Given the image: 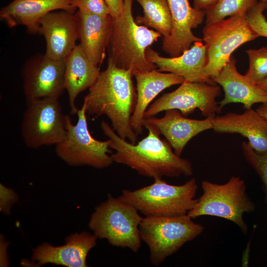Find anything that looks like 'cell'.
I'll return each instance as SVG.
<instances>
[{"label": "cell", "mask_w": 267, "mask_h": 267, "mask_svg": "<svg viewBox=\"0 0 267 267\" xmlns=\"http://www.w3.org/2000/svg\"><path fill=\"white\" fill-rule=\"evenodd\" d=\"M100 127L104 134L110 140L109 147L115 152L111 157L113 162L126 165L139 175L153 178L163 177L191 176L193 173L191 162L178 156L166 139L152 125L144 121L147 135L136 144L120 137L107 122L102 121Z\"/></svg>", "instance_id": "cell-1"}, {"label": "cell", "mask_w": 267, "mask_h": 267, "mask_svg": "<svg viewBox=\"0 0 267 267\" xmlns=\"http://www.w3.org/2000/svg\"><path fill=\"white\" fill-rule=\"evenodd\" d=\"M133 76L132 70L119 68L107 60L106 69L100 72L89 89L83 105L87 114L95 118L106 116L120 137L136 144L138 135L131 124L137 98Z\"/></svg>", "instance_id": "cell-2"}, {"label": "cell", "mask_w": 267, "mask_h": 267, "mask_svg": "<svg viewBox=\"0 0 267 267\" xmlns=\"http://www.w3.org/2000/svg\"><path fill=\"white\" fill-rule=\"evenodd\" d=\"M134 0H124L122 14L112 18L111 37L108 46V60L117 67L136 73L155 69L156 66L146 56V50L162 35L158 32L138 25L132 14Z\"/></svg>", "instance_id": "cell-3"}, {"label": "cell", "mask_w": 267, "mask_h": 267, "mask_svg": "<svg viewBox=\"0 0 267 267\" xmlns=\"http://www.w3.org/2000/svg\"><path fill=\"white\" fill-rule=\"evenodd\" d=\"M154 180L152 184L137 189H124L118 198L145 216L186 215L196 203L195 178L181 185L171 184L162 178Z\"/></svg>", "instance_id": "cell-4"}, {"label": "cell", "mask_w": 267, "mask_h": 267, "mask_svg": "<svg viewBox=\"0 0 267 267\" xmlns=\"http://www.w3.org/2000/svg\"><path fill=\"white\" fill-rule=\"evenodd\" d=\"M201 186L203 193L187 215L192 219L203 216L226 219L246 234L248 228L243 215L254 212L256 206L247 194L244 180L232 176L224 184L204 180Z\"/></svg>", "instance_id": "cell-5"}, {"label": "cell", "mask_w": 267, "mask_h": 267, "mask_svg": "<svg viewBox=\"0 0 267 267\" xmlns=\"http://www.w3.org/2000/svg\"><path fill=\"white\" fill-rule=\"evenodd\" d=\"M141 241L148 247L149 260L160 265L186 243L202 234L204 227L187 214L176 216H145L140 223Z\"/></svg>", "instance_id": "cell-6"}, {"label": "cell", "mask_w": 267, "mask_h": 267, "mask_svg": "<svg viewBox=\"0 0 267 267\" xmlns=\"http://www.w3.org/2000/svg\"><path fill=\"white\" fill-rule=\"evenodd\" d=\"M134 207L109 194L97 206L89 227L98 239H105L112 246L137 252L141 246L139 227L142 218Z\"/></svg>", "instance_id": "cell-7"}, {"label": "cell", "mask_w": 267, "mask_h": 267, "mask_svg": "<svg viewBox=\"0 0 267 267\" xmlns=\"http://www.w3.org/2000/svg\"><path fill=\"white\" fill-rule=\"evenodd\" d=\"M258 37L259 36L248 23L247 14L232 16L206 25L203 29L202 39L207 56L204 69V77L213 81L229 60L231 54L235 49Z\"/></svg>", "instance_id": "cell-8"}, {"label": "cell", "mask_w": 267, "mask_h": 267, "mask_svg": "<svg viewBox=\"0 0 267 267\" xmlns=\"http://www.w3.org/2000/svg\"><path fill=\"white\" fill-rule=\"evenodd\" d=\"M77 114L78 120L75 125L70 117L65 115L66 135L55 145L56 155L71 166H89L96 169L110 166L113 162L109 154L111 152L110 140L100 141L91 135L83 105Z\"/></svg>", "instance_id": "cell-9"}, {"label": "cell", "mask_w": 267, "mask_h": 267, "mask_svg": "<svg viewBox=\"0 0 267 267\" xmlns=\"http://www.w3.org/2000/svg\"><path fill=\"white\" fill-rule=\"evenodd\" d=\"M27 103L21 125L25 145L31 148L56 145L66 135L65 115L58 98L46 97Z\"/></svg>", "instance_id": "cell-10"}, {"label": "cell", "mask_w": 267, "mask_h": 267, "mask_svg": "<svg viewBox=\"0 0 267 267\" xmlns=\"http://www.w3.org/2000/svg\"><path fill=\"white\" fill-rule=\"evenodd\" d=\"M221 93L219 86L206 82L184 81L174 91L166 93L148 107L144 118L170 109L179 110L187 116L198 109L206 118H214L222 110L216 99Z\"/></svg>", "instance_id": "cell-11"}, {"label": "cell", "mask_w": 267, "mask_h": 267, "mask_svg": "<svg viewBox=\"0 0 267 267\" xmlns=\"http://www.w3.org/2000/svg\"><path fill=\"white\" fill-rule=\"evenodd\" d=\"M64 59H52L44 53L31 58L22 70L26 102L43 98H58L65 89Z\"/></svg>", "instance_id": "cell-12"}, {"label": "cell", "mask_w": 267, "mask_h": 267, "mask_svg": "<svg viewBox=\"0 0 267 267\" xmlns=\"http://www.w3.org/2000/svg\"><path fill=\"white\" fill-rule=\"evenodd\" d=\"M172 16L171 34L164 38L162 49L171 57H177L196 42H203L192 30L203 22L206 12L191 6L188 0H168Z\"/></svg>", "instance_id": "cell-13"}, {"label": "cell", "mask_w": 267, "mask_h": 267, "mask_svg": "<svg viewBox=\"0 0 267 267\" xmlns=\"http://www.w3.org/2000/svg\"><path fill=\"white\" fill-rule=\"evenodd\" d=\"M38 34L45 39L46 55L54 59H64L79 39L76 13L65 10L47 13L39 21Z\"/></svg>", "instance_id": "cell-14"}, {"label": "cell", "mask_w": 267, "mask_h": 267, "mask_svg": "<svg viewBox=\"0 0 267 267\" xmlns=\"http://www.w3.org/2000/svg\"><path fill=\"white\" fill-rule=\"evenodd\" d=\"M97 238L88 231L71 234L65 244L55 247L44 243L33 250L32 259L38 265L53 264L67 267H86L87 257L95 246Z\"/></svg>", "instance_id": "cell-15"}, {"label": "cell", "mask_w": 267, "mask_h": 267, "mask_svg": "<svg viewBox=\"0 0 267 267\" xmlns=\"http://www.w3.org/2000/svg\"><path fill=\"white\" fill-rule=\"evenodd\" d=\"M213 119L206 118L203 120L189 119L177 109L165 111L160 118L154 117L145 118V122L153 125L163 135L173 148L174 152L180 156L189 140L200 133L212 129Z\"/></svg>", "instance_id": "cell-16"}, {"label": "cell", "mask_w": 267, "mask_h": 267, "mask_svg": "<svg viewBox=\"0 0 267 267\" xmlns=\"http://www.w3.org/2000/svg\"><path fill=\"white\" fill-rule=\"evenodd\" d=\"M145 54L147 60L154 64L159 71L173 73L188 82L214 83L204 76L207 56L202 42L194 43L190 48L177 57L162 56L150 46L146 49Z\"/></svg>", "instance_id": "cell-17"}, {"label": "cell", "mask_w": 267, "mask_h": 267, "mask_svg": "<svg viewBox=\"0 0 267 267\" xmlns=\"http://www.w3.org/2000/svg\"><path fill=\"white\" fill-rule=\"evenodd\" d=\"M212 129L218 134H240L248 139L256 152H267V121L256 110L250 108L241 114L229 112L216 116Z\"/></svg>", "instance_id": "cell-18"}, {"label": "cell", "mask_w": 267, "mask_h": 267, "mask_svg": "<svg viewBox=\"0 0 267 267\" xmlns=\"http://www.w3.org/2000/svg\"><path fill=\"white\" fill-rule=\"evenodd\" d=\"M73 0H13L3 7L0 17L10 27L22 25L30 34H38L39 21L47 13L60 9L74 13Z\"/></svg>", "instance_id": "cell-19"}, {"label": "cell", "mask_w": 267, "mask_h": 267, "mask_svg": "<svg viewBox=\"0 0 267 267\" xmlns=\"http://www.w3.org/2000/svg\"><path fill=\"white\" fill-rule=\"evenodd\" d=\"M236 63L235 59L230 57L218 76L213 79L222 87L224 92L223 98L218 103L220 107L222 108L231 103H240L248 109L255 103H267V93L240 74Z\"/></svg>", "instance_id": "cell-20"}, {"label": "cell", "mask_w": 267, "mask_h": 267, "mask_svg": "<svg viewBox=\"0 0 267 267\" xmlns=\"http://www.w3.org/2000/svg\"><path fill=\"white\" fill-rule=\"evenodd\" d=\"M79 39L84 53L89 61L99 67L105 57L111 37L112 17L78 11Z\"/></svg>", "instance_id": "cell-21"}, {"label": "cell", "mask_w": 267, "mask_h": 267, "mask_svg": "<svg viewBox=\"0 0 267 267\" xmlns=\"http://www.w3.org/2000/svg\"><path fill=\"white\" fill-rule=\"evenodd\" d=\"M136 82V103L131 117L135 133L141 134L144 127V114L150 103L165 89L181 84L184 79L173 73H164L158 70L139 72L134 75Z\"/></svg>", "instance_id": "cell-22"}, {"label": "cell", "mask_w": 267, "mask_h": 267, "mask_svg": "<svg viewBox=\"0 0 267 267\" xmlns=\"http://www.w3.org/2000/svg\"><path fill=\"white\" fill-rule=\"evenodd\" d=\"M64 61L65 89L68 93L70 113L76 114L79 109L75 104L77 96L94 83L100 73L99 67L89 61L80 44L76 45Z\"/></svg>", "instance_id": "cell-23"}, {"label": "cell", "mask_w": 267, "mask_h": 267, "mask_svg": "<svg viewBox=\"0 0 267 267\" xmlns=\"http://www.w3.org/2000/svg\"><path fill=\"white\" fill-rule=\"evenodd\" d=\"M135 0L143 10V15L137 16L135 22L155 29L163 38L168 37L172 32V21L168 0Z\"/></svg>", "instance_id": "cell-24"}, {"label": "cell", "mask_w": 267, "mask_h": 267, "mask_svg": "<svg viewBox=\"0 0 267 267\" xmlns=\"http://www.w3.org/2000/svg\"><path fill=\"white\" fill-rule=\"evenodd\" d=\"M260 0H219L211 8L205 11L206 25L224 19L226 17L247 14Z\"/></svg>", "instance_id": "cell-25"}, {"label": "cell", "mask_w": 267, "mask_h": 267, "mask_svg": "<svg viewBox=\"0 0 267 267\" xmlns=\"http://www.w3.org/2000/svg\"><path fill=\"white\" fill-rule=\"evenodd\" d=\"M246 52L249 58V68L245 76L258 85L267 79V47L248 49Z\"/></svg>", "instance_id": "cell-26"}, {"label": "cell", "mask_w": 267, "mask_h": 267, "mask_svg": "<svg viewBox=\"0 0 267 267\" xmlns=\"http://www.w3.org/2000/svg\"><path fill=\"white\" fill-rule=\"evenodd\" d=\"M241 148L247 162L260 178L264 187L265 201L267 205V152H256L248 142L243 141Z\"/></svg>", "instance_id": "cell-27"}, {"label": "cell", "mask_w": 267, "mask_h": 267, "mask_svg": "<svg viewBox=\"0 0 267 267\" xmlns=\"http://www.w3.org/2000/svg\"><path fill=\"white\" fill-rule=\"evenodd\" d=\"M267 3L259 1L247 13V19L252 30L259 37L267 38V20L263 14Z\"/></svg>", "instance_id": "cell-28"}, {"label": "cell", "mask_w": 267, "mask_h": 267, "mask_svg": "<svg viewBox=\"0 0 267 267\" xmlns=\"http://www.w3.org/2000/svg\"><path fill=\"white\" fill-rule=\"evenodd\" d=\"M72 4L82 12L103 16L110 15L109 8L104 0H73Z\"/></svg>", "instance_id": "cell-29"}, {"label": "cell", "mask_w": 267, "mask_h": 267, "mask_svg": "<svg viewBox=\"0 0 267 267\" xmlns=\"http://www.w3.org/2000/svg\"><path fill=\"white\" fill-rule=\"evenodd\" d=\"M18 200V196L14 190L0 184V211L9 214L12 205Z\"/></svg>", "instance_id": "cell-30"}, {"label": "cell", "mask_w": 267, "mask_h": 267, "mask_svg": "<svg viewBox=\"0 0 267 267\" xmlns=\"http://www.w3.org/2000/svg\"><path fill=\"white\" fill-rule=\"evenodd\" d=\"M110 12V15L113 18L120 17L124 9V0H104Z\"/></svg>", "instance_id": "cell-31"}, {"label": "cell", "mask_w": 267, "mask_h": 267, "mask_svg": "<svg viewBox=\"0 0 267 267\" xmlns=\"http://www.w3.org/2000/svg\"><path fill=\"white\" fill-rule=\"evenodd\" d=\"M219 0H193V7L198 10L206 11L213 7Z\"/></svg>", "instance_id": "cell-32"}, {"label": "cell", "mask_w": 267, "mask_h": 267, "mask_svg": "<svg viewBox=\"0 0 267 267\" xmlns=\"http://www.w3.org/2000/svg\"><path fill=\"white\" fill-rule=\"evenodd\" d=\"M251 239L252 237H251L249 241L247 243L246 247L243 252L241 259V266L242 267H247L248 265Z\"/></svg>", "instance_id": "cell-33"}, {"label": "cell", "mask_w": 267, "mask_h": 267, "mask_svg": "<svg viewBox=\"0 0 267 267\" xmlns=\"http://www.w3.org/2000/svg\"><path fill=\"white\" fill-rule=\"evenodd\" d=\"M256 111L267 121V103H263L259 106Z\"/></svg>", "instance_id": "cell-34"}, {"label": "cell", "mask_w": 267, "mask_h": 267, "mask_svg": "<svg viewBox=\"0 0 267 267\" xmlns=\"http://www.w3.org/2000/svg\"><path fill=\"white\" fill-rule=\"evenodd\" d=\"M262 90L267 93V79L258 85Z\"/></svg>", "instance_id": "cell-35"}, {"label": "cell", "mask_w": 267, "mask_h": 267, "mask_svg": "<svg viewBox=\"0 0 267 267\" xmlns=\"http://www.w3.org/2000/svg\"><path fill=\"white\" fill-rule=\"evenodd\" d=\"M260 1L267 3V0H260Z\"/></svg>", "instance_id": "cell-36"}, {"label": "cell", "mask_w": 267, "mask_h": 267, "mask_svg": "<svg viewBox=\"0 0 267 267\" xmlns=\"http://www.w3.org/2000/svg\"><path fill=\"white\" fill-rule=\"evenodd\" d=\"M266 10H267V6Z\"/></svg>", "instance_id": "cell-37"}]
</instances>
